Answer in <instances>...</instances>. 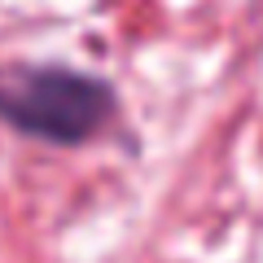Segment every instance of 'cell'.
Here are the masks:
<instances>
[{"label":"cell","instance_id":"1","mask_svg":"<svg viewBox=\"0 0 263 263\" xmlns=\"http://www.w3.org/2000/svg\"><path fill=\"white\" fill-rule=\"evenodd\" d=\"M119 110L101 75L57 62H27L0 70V123L44 145H84Z\"/></svg>","mask_w":263,"mask_h":263}]
</instances>
